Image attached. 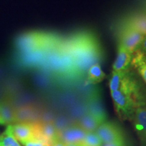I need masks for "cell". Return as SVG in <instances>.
<instances>
[{
	"label": "cell",
	"mask_w": 146,
	"mask_h": 146,
	"mask_svg": "<svg viewBox=\"0 0 146 146\" xmlns=\"http://www.w3.org/2000/svg\"><path fill=\"white\" fill-rule=\"evenodd\" d=\"M77 123L86 132H94L103 123L94 115L87 112L80 118Z\"/></svg>",
	"instance_id": "cell-12"
},
{
	"label": "cell",
	"mask_w": 146,
	"mask_h": 146,
	"mask_svg": "<svg viewBox=\"0 0 146 146\" xmlns=\"http://www.w3.org/2000/svg\"><path fill=\"white\" fill-rule=\"evenodd\" d=\"M131 66L146 86V55L139 50L135 51L132 54Z\"/></svg>",
	"instance_id": "cell-10"
},
{
	"label": "cell",
	"mask_w": 146,
	"mask_h": 146,
	"mask_svg": "<svg viewBox=\"0 0 146 146\" xmlns=\"http://www.w3.org/2000/svg\"><path fill=\"white\" fill-rule=\"evenodd\" d=\"M83 141L86 146H102L103 145V142L96 131L87 132Z\"/></svg>",
	"instance_id": "cell-17"
},
{
	"label": "cell",
	"mask_w": 146,
	"mask_h": 146,
	"mask_svg": "<svg viewBox=\"0 0 146 146\" xmlns=\"http://www.w3.org/2000/svg\"><path fill=\"white\" fill-rule=\"evenodd\" d=\"M144 8H145V11L144 12H146V0H144Z\"/></svg>",
	"instance_id": "cell-24"
},
{
	"label": "cell",
	"mask_w": 146,
	"mask_h": 146,
	"mask_svg": "<svg viewBox=\"0 0 146 146\" xmlns=\"http://www.w3.org/2000/svg\"><path fill=\"white\" fill-rule=\"evenodd\" d=\"M35 137L49 143L59 138V131L51 122H34Z\"/></svg>",
	"instance_id": "cell-6"
},
{
	"label": "cell",
	"mask_w": 146,
	"mask_h": 146,
	"mask_svg": "<svg viewBox=\"0 0 146 146\" xmlns=\"http://www.w3.org/2000/svg\"><path fill=\"white\" fill-rule=\"evenodd\" d=\"M144 36V35L135 29L121 26L118 33V44L123 45L133 54L138 49Z\"/></svg>",
	"instance_id": "cell-4"
},
{
	"label": "cell",
	"mask_w": 146,
	"mask_h": 146,
	"mask_svg": "<svg viewBox=\"0 0 146 146\" xmlns=\"http://www.w3.org/2000/svg\"><path fill=\"white\" fill-rule=\"evenodd\" d=\"M88 112L96 116L98 119L101 120L102 123L105 122L106 120V114L101 103L98 101V99L94 98L89 102Z\"/></svg>",
	"instance_id": "cell-15"
},
{
	"label": "cell",
	"mask_w": 146,
	"mask_h": 146,
	"mask_svg": "<svg viewBox=\"0 0 146 146\" xmlns=\"http://www.w3.org/2000/svg\"><path fill=\"white\" fill-rule=\"evenodd\" d=\"M47 146H66V144L60 140V138L47 143Z\"/></svg>",
	"instance_id": "cell-20"
},
{
	"label": "cell",
	"mask_w": 146,
	"mask_h": 146,
	"mask_svg": "<svg viewBox=\"0 0 146 146\" xmlns=\"http://www.w3.org/2000/svg\"><path fill=\"white\" fill-rule=\"evenodd\" d=\"M60 49L70 56L75 65L78 75L87 70L102 58L100 43L93 35L79 33L62 41Z\"/></svg>",
	"instance_id": "cell-2"
},
{
	"label": "cell",
	"mask_w": 146,
	"mask_h": 146,
	"mask_svg": "<svg viewBox=\"0 0 146 146\" xmlns=\"http://www.w3.org/2000/svg\"><path fill=\"white\" fill-rule=\"evenodd\" d=\"M0 117L5 124H8L9 125L16 122V110L11 102L5 100L0 102Z\"/></svg>",
	"instance_id": "cell-13"
},
{
	"label": "cell",
	"mask_w": 146,
	"mask_h": 146,
	"mask_svg": "<svg viewBox=\"0 0 146 146\" xmlns=\"http://www.w3.org/2000/svg\"><path fill=\"white\" fill-rule=\"evenodd\" d=\"M141 146H146V106L139 108L131 118Z\"/></svg>",
	"instance_id": "cell-5"
},
{
	"label": "cell",
	"mask_w": 146,
	"mask_h": 146,
	"mask_svg": "<svg viewBox=\"0 0 146 146\" xmlns=\"http://www.w3.org/2000/svg\"><path fill=\"white\" fill-rule=\"evenodd\" d=\"M0 146H3V143H2V140H1V135H0Z\"/></svg>",
	"instance_id": "cell-25"
},
{
	"label": "cell",
	"mask_w": 146,
	"mask_h": 146,
	"mask_svg": "<svg viewBox=\"0 0 146 146\" xmlns=\"http://www.w3.org/2000/svg\"><path fill=\"white\" fill-rule=\"evenodd\" d=\"M66 146H86L83 141L76 142V143H71L66 144Z\"/></svg>",
	"instance_id": "cell-22"
},
{
	"label": "cell",
	"mask_w": 146,
	"mask_h": 146,
	"mask_svg": "<svg viewBox=\"0 0 146 146\" xmlns=\"http://www.w3.org/2000/svg\"><path fill=\"white\" fill-rule=\"evenodd\" d=\"M87 133L78 123H75L59 131V138L65 144L76 143L83 141Z\"/></svg>",
	"instance_id": "cell-7"
},
{
	"label": "cell",
	"mask_w": 146,
	"mask_h": 146,
	"mask_svg": "<svg viewBox=\"0 0 146 146\" xmlns=\"http://www.w3.org/2000/svg\"><path fill=\"white\" fill-rule=\"evenodd\" d=\"M21 143L24 146H47V143L37 138L33 139L23 142Z\"/></svg>",
	"instance_id": "cell-18"
},
{
	"label": "cell",
	"mask_w": 146,
	"mask_h": 146,
	"mask_svg": "<svg viewBox=\"0 0 146 146\" xmlns=\"http://www.w3.org/2000/svg\"><path fill=\"white\" fill-rule=\"evenodd\" d=\"M96 132L104 143L126 140L125 135L120 126L113 121L104 122L98 127Z\"/></svg>",
	"instance_id": "cell-3"
},
{
	"label": "cell",
	"mask_w": 146,
	"mask_h": 146,
	"mask_svg": "<svg viewBox=\"0 0 146 146\" xmlns=\"http://www.w3.org/2000/svg\"><path fill=\"white\" fill-rule=\"evenodd\" d=\"M137 50H140L141 52L146 55V35L144 36L143 40H142L141 44L139 45Z\"/></svg>",
	"instance_id": "cell-21"
},
{
	"label": "cell",
	"mask_w": 146,
	"mask_h": 146,
	"mask_svg": "<svg viewBox=\"0 0 146 146\" xmlns=\"http://www.w3.org/2000/svg\"><path fill=\"white\" fill-rule=\"evenodd\" d=\"M132 54L123 45L118 44L117 56L112 66V71H121L129 68L131 66Z\"/></svg>",
	"instance_id": "cell-11"
},
{
	"label": "cell",
	"mask_w": 146,
	"mask_h": 146,
	"mask_svg": "<svg viewBox=\"0 0 146 146\" xmlns=\"http://www.w3.org/2000/svg\"><path fill=\"white\" fill-rule=\"evenodd\" d=\"M121 26L133 29L146 35V12H136L127 16L123 19Z\"/></svg>",
	"instance_id": "cell-9"
},
{
	"label": "cell",
	"mask_w": 146,
	"mask_h": 146,
	"mask_svg": "<svg viewBox=\"0 0 146 146\" xmlns=\"http://www.w3.org/2000/svg\"><path fill=\"white\" fill-rule=\"evenodd\" d=\"M87 83L89 85H96L102 82L105 77V73L102 70L99 63L91 65L87 69Z\"/></svg>",
	"instance_id": "cell-14"
},
{
	"label": "cell",
	"mask_w": 146,
	"mask_h": 146,
	"mask_svg": "<svg viewBox=\"0 0 146 146\" xmlns=\"http://www.w3.org/2000/svg\"><path fill=\"white\" fill-rule=\"evenodd\" d=\"M109 87L120 120H130L137 109L146 106V86L131 66L124 70L112 71Z\"/></svg>",
	"instance_id": "cell-1"
},
{
	"label": "cell",
	"mask_w": 146,
	"mask_h": 146,
	"mask_svg": "<svg viewBox=\"0 0 146 146\" xmlns=\"http://www.w3.org/2000/svg\"><path fill=\"white\" fill-rule=\"evenodd\" d=\"M1 137L2 140L3 146H21L18 140L14 136L9 125L1 135Z\"/></svg>",
	"instance_id": "cell-16"
},
{
	"label": "cell",
	"mask_w": 146,
	"mask_h": 146,
	"mask_svg": "<svg viewBox=\"0 0 146 146\" xmlns=\"http://www.w3.org/2000/svg\"><path fill=\"white\" fill-rule=\"evenodd\" d=\"M0 125H5L4 122L3 121V120L1 119V117H0Z\"/></svg>",
	"instance_id": "cell-23"
},
{
	"label": "cell",
	"mask_w": 146,
	"mask_h": 146,
	"mask_svg": "<svg viewBox=\"0 0 146 146\" xmlns=\"http://www.w3.org/2000/svg\"><path fill=\"white\" fill-rule=\"evenodd\" d=\"M9 126L14 136L21 143L36 138L34 123H18Z\"/></svg>",
	"instance_id": "cell-8"
},
{
	"label": "cell",
	"mask_w": 146,
	"mask_h": 146,
	"mask_svg": "<svg viewBox=\"0 0 146 146\" xmlns=\"http://www.w3.org/2000/svg\"><path fill=\"white\" fill-rule=\"evenodd\" d=\"M127 140H120V141L112 142V143H104L102 146H127Z\"/></svg>",
	"instance_id": "cell-19"
}]
</instances>
